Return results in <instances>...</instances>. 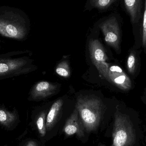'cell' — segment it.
Masks as SVG:
<instances>
[{"mask_svg":"<svg viewBox=\"0 0 146 146\" xmlns=\"http://www.w3.org/2000/svg\"><path fill=\"white\" fill-rule=\"evenodd\" d=\"M139 115L133 109L117 106L110 146H141L143 139Z\"/></svg>","mask_w":146,"mask_h":146,"instance_id":"1","label":"cell"},{"mask_svg":"<svg viewBox=\"0 0 146 146\" xmlns=\"http://www.w3.org/2000/svg\"><path fill=\"white\" fill-rule=\"evenodd\" d=\"M20 9L8 6L0 7V34L16 40H23L27 33V23Z\"/></svg>","mask_w":146,"mask_h":146,"instance_id":"2","label":"cell"},{"mask_svg":"<svg viewBox=\"0 0 146 146\" xmlns=\"http://www.w3.org/2000/svg\"><path fill=\"white\" fill-rule=\"evenodd\" d=\"M17 51L0 55V80L25 74L33 69L31 61L25 54Z\"/></svg>","mask_w":146,"mask_h":146,"instance_id":"3","label":"cell"},{"mask_svg":"<svg viewBox=\"0 0 146 146\" xmlns=\"http://www.w3.org/2000/svg\"><path fill=\"white\" fill-rule=\"evenodd\" d=\"M76 109L86 131L90 132L96 129L101 118V101L94 98H80L77 100Z\"/></svg>","mask_w":146,"mask_h":146,"instance_id":"4","label":"cell"},{"mask_svg":"<svg viewBox=\"0 0 146 146\" xmlns=\"http://www.w3.org/2000/svg\"><path fill=\"white\" fill-rule=\"evenodd\" d=\"M89 49L94 66L100 73L109 81L108 69L110 66L106 62L108 57L103 45L98 40L92 39L89 42Z\"/></svg>","mask_w":146,"mask_h":146,"instance_id":"5","label":"cell"},{"mask_svg":"<svg viewBox=\"0 0 146 146\" xmlns=\"http://www.w3.org/2000/svg\"><path fill=\"white\" fill-rule=\"evenodd\" d=\"M106 42L108 45L118 50L120 41V33L118 22L112 17L101 24L100 26Z\"/></svg>","mask_w":146,"mask_h":146,"instance_id":"6","label":"cell"},{"mask_svg":"<svg viewBox=\"0 0 146 146\" xmlns=\"http://www.w3.org/2000/svg\"><path fill=\"white\" fill-rule=\"evenodd\" d=\"M108 77L109 81L122 91H128L132 88L130 79L118 66L113 65L109 67Z\"/></svg>","mask_w":146,"mask_h":146,"instance_id":"7","label":"cell"},{"mask_svg":"<svg viewBox=\"0 0 146 146\" xmlns=\"http://www.w3.org/2000/svg\"><path fill=\"white\" fill-rule=\"evenodd\" d=\"M84 126L80 119L76 109L68 118L64 127V132L68 135L76 134L80 137L84 135Z\"/></svg>","mask_w":146,"mask_h":146,"instance_id":"8","label":"cell"},{"mask_svg":"<svg viewBox=\"0 0 146 146\" xmlns=\"http://www.w3.org/2000/svg\"><path fill=\"white\" fill-rule=\"evenodd\" d=\"M57 89V86L50 82L40 81L33 87L31 95L33 99H42L51 96L55 93Z\"/></svg>","mask_w":146,"mask_h":146,"instance_id":"9","label":"cell"},{"mask_svg":"<svg viewBox=\"0 0 146 146\" xmlns=\"http://www.w3.org/2000/svg\"><path fill=\"white\" fill-rule=\"evenodd\" d=\"M124 4L131 18L133 24L137 23L141 14V0H125Z\"/></svg>","mask_w":146,"mask_h":146,"instance_id":"10","label":"cell"},{"mask_svg":"<svg viewBox=\"0 0 146 146\" xmlns=\"http://www.w3.org/2000/svg\"><path fill=\"white\" fill-rule=\"evenodd\" d=\"M63 103L61 99H58L51 106L46 117V129L48 131L50 130L56 122Z\"/></svg>","mask_w":146,"mask_h":146,"instance_id":"11","label":"cell"},{"mask_svg":"<svg viewBox=\"0 0 146 146\" xmlns=\"http://www.w3.org/2000/svg\"><path fill=\"white\" fill-rule=\"evenodd\" d=\"M16 115L4 109H0V123L6 126H9L15 121Z\"/></svg>","mask_w":146,"mask_h":146,"instance_id":"12","label":"cell"},{"mask_svg":"<svg viewBox=\"0 0 146 146\" xmlns=\"http://www.w3.org/2000/svg\"><path fill=\"white\" fill-rule=\"evenodd\" d=\"M137 64V58L136 54L134 51H132L128 57L127 61V68L129 73L133 75L136 71Z\"/></svg>","mask_w":146,"mask_h":146,"instance_id":"13","label":"cell"},{"mask_svg":"<svg viewBox=\"0 0 146 146\" xmlns=\"http://www.w3.org/2000/svg\"><path fill=\"white\" fill-rule=\"evenodd\" d=\"M46 114L42 112L39 114L36 120V125L38 132L42 137L45 136L46 133Z\"/></svg>","mask_w":146,"mask_h":146,"instance_id":"14","label":"cell"},{"mask_svg":"<svg viewBox=\"0 0 146 146\" xmlns=\"http://www.w3.org/2000/svg\"><path fill=\"white\" fill-rule=\"evenodd\" d=\"M56 72L62 77L66 78L69 77L71 71L68 62L66 61H63L60 63L56 67Z\"/></svg>","mask_w":146,"mask_h":146,"instance_id":"15","label":"cell"},{"mask_svg":"<svg viewBox=\"0 0 146 146\" xmlns=\"http://www.w3.org/2000/svg\"><path fill=\"white\" fill-rule=\"evenodd\" d=\"M115 1V0H95L92 2L94 6L100 9H104L110 7Z\"/></svg>","mask_w":146,"mask_h":146,"instance_id":"16","label":"cell"},{"mask_svg":"<svg viewBox=\"0 0 146 146\" xmlns=\"http://www.w3.org/2000/svg\"><path fill=\"white\" fill-rule=\"evenodd\" d=\"M142 44L143 46L146 48V1H145V12L143 23V33H142Z\"/></svg>","mask_w":146,"mask_h":146,"instance_id":"17","label":"cell"},{"mask_svg":"<svg viewBox=\"0 0 146 146\" xmlns=\"http://www.w3.org/2000/svg\"><path fill=\"white\" fill-rule=\"evenodd\" d=\"M26 146H37V145L34 141H31L28 142Z\"/></svg>","mask_w":146,"mask_h":146,"instance_id":"18","label":"cell"},{"mask_svg":"<svg viewBox=\"0 0 146 146\" xmlns=\"http://www.w3.org/2000/svg\"><path fill=\"white\" fill-rule=\"evenodd\" d=\"M145 146H146V136L145 138Z\"/></svg>","mask_w":146,"mask_h":146,"instance_id":"19","label":"cell"},{"mask_svg":"<svg viewBox=\"0 0 146 146\" xmlns=\"http://www.w3.org/2000/svg\"></svg>","mask_w":146,"mask_h":146,"instance_id":"20","label":"cell"}]
</instances>
